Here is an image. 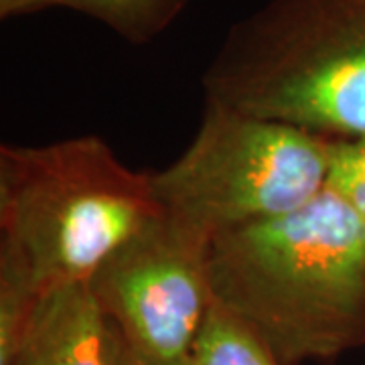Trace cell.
<instances>
[{
  "instance_id": "cell-3",
  "label": "cell",
  "mask_w": 365,
  "mask_h": 365,
  "mask_svg": "<svg viewBox=\"0 0 365 365\" xmlns=\"http://www.w3.org/2000/svg\"><path fill=\"white\" fill-rule=\"evenodd\" d=\"M160 213L153 175L128 169L98 136L0 146V246L43 294L88 282Z\"/></svg>"
},
{
  "instance_id": "cell-4",
  "label": "cell",
  "mask_w": 365,
  "mask_h": 365,
  "mask_svg": "<svg viewBox=\"0 0 365 365\" xmlns=\"http://www.w3.org/2000/svg\"><path fill=\"white\" fill-rule=\"evenodd\" d=\"M331 138L205 104L189 148L153 175L163 213L211 244L215 235L274 220L327 187Z\"/></svg>"
},
{
  "instance_id": "cell-7",
  "label": "cell",
  "mask_w": 365,
  "mask_h": 365,
  "mask_svg": "<svg viewBox=\"0 0 365 365\" xmlns=\"http://www.w3.org/2000/svg\"><path fill=\"white\" fill-rule=\"evenodd\" d=\"M193 365H282L244 321L215 300L191 349Z\"/></svg>"
},
{
  "instance_id": "cell-5",
  "label": "cell",
  "mask_w": 365,
  "mask_h": 365,
  "mask_svg": "<svg viewBox=\"0 0 365 365\" xmlns=\"http://www.w3.org/2000/svg\"><path fill=\"white\" fill-rule=\"evenodd\" d=\"M207 256L209 242L160 213L88 280L98 304L143 361L191 357L213 304Z\"/></svg>"
},
{
  "instance_id": "cell-9",
  "label": "cell",
  "mask_w": 365,
  "mask_h": 365,
  "mask_svg": "<svg viewBox=\"0 0 365 365\" xmlns=\"http://www.w3.org/2000/svg\"><path fill=\"white\" fill-rule=\"evenodd\" d=\"M45 297L25 262L0 246V365L13 359Z\"/></svg>"
},
{
  "instance_id": "cell-10",
  "label": "cell",
  "mask_w": 365,
  "mask_h": 365,
  "mask_svg": "<svg viewBox=\"0 0 365 365\" xmlns=\"http://www.w3.org/2000/svg\"><path fill=\"white\" fill-rule=\"evenodd\" d=\"M327 185L343 197L365 223V136L331 138Z\"/></svg>"
},
{
  "instance_id": "cell-6",
  "label": "cell",
  "mask_w": 365,
  "mask_h": 365,
  "mask_svg": "<svg viewBox=\"0 0 365 365\" xmlns=\"http://www.w3.org/2000/svg\"><path fill=\"white\" fill-rule=\"evenodd\" d=\"M118 325L98 304L88 282L49 292L6 365H134Z\"/></svg>"
},
{
  "instance_id": "cell-2",
  "label": "cell",
  "mask_w": 365,
  "mask_h": 365,
  "mask_svg": "<svg viewBox=\"0 0 365 365\" xmlns=\"http://www.w3.org/2000/svg\"><path fill=\"white\" fill-rule=\"evenodd\" d=\"M201 83L205 104L365 136V0H268L232 26Z\"/></svg>"
},
{
  "instance_id": "cell-12",
  "label": "cell",
  "mask_w": 365,
  "mask_h": 365,
  "mask_svg": "<svg viewBox=\"0 0 365 365\" xmlns=\"http://www.w3.org/2000/svg\"><path fill=\"white\" fill-rule=\"evenodd\" d=\"M134 357H136V353H134ZM134 365H193V361L189 357V359H182V361H175V364H148V361H143L140 357H136Z\"/></svg>"
},
{
  "instance_id": "cell-11",
  "label": "cell",
  "mask_w": 365,
  "mask_h": 365,
  "mask_svg": "<svg viewBox=\"0 0 365 365\" xmlns=\"http://www.w3.org/2000/svg\"><path fill=\"white\" fill-rule=\"evenodd\" d=\"M57 6V0H0V16H19V14H31Z\"/></svg>"
},
{
  "instance_id": "cell-8",
  "label": "cell",
  "mask_w": 365,
  "mask_h": 365,
  "mask_svg": "<svg viewBox=\"0 0 365 365\" xmlns=\"http://www.w3.org/2000/svg\"><path fill=\"white\" fill-rule=\"evenodd\" d=\"M189 0H57V6L98 19L134 45L160 35Z\"/></svg>"
},
{
  "instance_id": "cell-1",
  "label": "cell",
  "mask_w": 365,
  "mask_h": 365,
  "mask_svg": "<svg viewBox=\"0 0 365 365\" xmlns=\"http://www.w3.org/2000/svg\"><path fill=\"white\" fill-rule=\"evenodd\" d=\"M207 268L213 300L282 365L365 345V223L329 185L292 213L215 235Z\"/></svg>"
}]
</instances>
